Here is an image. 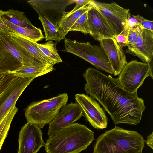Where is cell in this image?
Segmentation results:
<instances>
[{"label":"cell","instance_id":"83f0119b","mask_svg":"<svg viewBox=\"0 0 153 153\" xmlns=\"http://www.w3.org/2000/svg\"><path fill=\"white\" fill-rule=\"evenodd\" d=\"M132 16L137 20L142 29H146L153 31L152 20L147 19L139 15H133Z\"/></svg>","mask_w":153,"mask_h":153},{"label":"cell","instance_id":"ac0fdd59","mask_svg":"<svg viewBox=\"0 0 153 153\" xmlns=\"http://www.w3.org/2000/svg\"><path fill=\"white\" fill-rule=\"evenodd\" d=\"M94 5L93 0H92L90 3L75 11L65 12L58 24L59 27L65 36L78 19Z\"/></svg>","mask_w":153,"mask_h":153},{"label":"cell","instance_id":"7a4b0ae2","mask_svg":"<svg viewBox=\"0 0 153 153\" xmlns=\"http://www.w3.org/2000/svg\"><path fill=\"white\" fill-rule=\"evenodd\" d=\"M94 132L85 125L75 123L49 136L44 147L46 153H80L94 140Z\"/></svg>","mask_w":153,"mask_h":153},{"label":"cell","instance_id":"f1b7e54d","mask_svg":"<svg viewBox=\"0 0 153 153\" xmlns=\"http://www.w3.org/2000/svg\"><path fill=\"white\" fill-rule=\"evenodd\" d=\"M141 29L139 27L130 28L128 37V46L135 41Z\"/></svg>","mask_w":153,"mask_h":153},{"label":"cell","instance_id":"4fadbf2b","mask_svg":"<svg viewBox=\"0 0 153 153\" xmlns=\"http://www.w3.org/2000/svg\"><path fill=\"white\" fill-rule=\"evenodd\" d=\"M87 17L91 35L95 40L100 41L103 39L113 38L117 35L115 29L94 5L87 12Z\"/></svg>","mask_w":153,"mask_h":153},{"label":"cell","instance_id":"f546056e","mask_svg":"<svg viewBox=\"0 0 153 153\" xmlns=\"http://www.w3.org/2000/svg\"><path fill=\"white\" fill-rule=\"evenodd\" d=\"M3 11L2 10H0V32L6 33L7 34H8L10 32H14L3 22L2 19Z\"/></svg>","mask_w":153,"mask_h":153},{"label":"cell","instance_id":"d4e9b609","mask_svg":"<svg viewBox=\"0 0 153 153\" xmlns=\"http://www.w3.org/2000/svg\"><path fill=\"white\" fill-rule=\"evenodd\" d=\"M87 12L85 13L78 19L71 28L69 31H80L84 34H89L91 35V32L88 24Z\"/></svg>","mask_w":153,"mask_h":153},{"label":"cell","instance_id":"7402d4cb","mask_svg":"<svg viewBox=\"0 0 153 153\" xmlns=\"http://www.w3.org/2000/svg\"><path fill=\"white\" fill-rule=\"evenodd\" d=\"M57 42L49 40L45 43L39 44L37 46L41 53L49 61L50 64L54 65L63 62L56 48Z\"/></svg>","mask_w":153,"mask_h":153},{"label":"cell","instance_id":"2e32d148","mask_svg":"<svg viewBox=\"0 0 153 153\" xmlns=\"http://www.w3.org/2000/svg\"><path fill=\"white\" fill-rule=\"evenodd\" d=\"M8 35L14 46L27 57L42 65H53L40 52L37 46V42L14 32H10Z\"/></svg>","mask_w":153,"mask_h":153},{"label":"cell","instance_id":"4316f807","mask_svg":"<svg viewBox=\"0 0 153 153\" xmlns=\"http://www.w3.org/2000/svg\"><path fill=\"white\" fill-rule=\"evenodd\" d=\"M130 28L127 22L122 32L113 37L122 48L123 46H128V37Z\"/></svg>","mask_w":153,"mask_h":153},{"label":"cell","instance_id":"9a60e30c","mask_svg":"<svg viewBox=\"0 0 153 153\" xmlns=\"http://www.w3.org/2000/svg\"><path fill=\"white\" fill-rule=\"evenodd\" d=\"M100 42L109 61L114 75H118L127 63L123 50L113 38L103 39Z\"/></svg>","mask_w":153,"mask_h":153},{"label":"cell","instance_id":"ba28073f","mask_svg":"<svg viewBox=\"0 0 153 153\" xmlns=\"http://www.w3.org/2000/svg\"><path fill=\"white\" fill-rule=\"evenodd\" d=\"M35 78L17 76L0 95V123L14 106L19 98Z\"/></svg>","mask_w":153,"mask_h":153},{"label":"cell","instance_id":"e0dca14e","mask_svg":"<svg viewBox=\"0 0 153 153\" xmlns=\"http://www.w3.org/2000/svg\"><path fill=\"white\" fill-rule=\"evenodd\" d=\"M22 65L10 52L3 33L0 32V71H13Z\"/></svg>","mask_w":153,"mask_h":153},{"label":"cell","instance_id":"603a6c76","mask_svg":"<svg viewBox=\"0 0 153 153\" xmlns=\"http://www.w3.org/2000/svg\"><path fill=\"white\" fill-rule=\"evenodd\" d=\"M2 16L13 24L28 29L36 27L32 25L22 12L10 9L3 11Z\"/></svg>","mask_w":153,"mask_h":153},{"label":"cell","instance_id":"9c48e42d","mask_svg":"<svg viewBox=\"0 0 153 153\" xmlns=\"http://www.w3.org/2000/svg\"><path fill=\"white\" fill-rule=\"evenodd\" d=\"M28 3L40 15L58 24L68 5L74 0H30Z\"/></svg>","mask_w":153,"mask_h":153},{"label":"cell","instance_id":"277c9868","mask_svg":"<svg viewBox=\"0 0 153 153\" xmlns=\"http://www.w3.org/2000/svg\"><path fill=\"white\" fill-rule=\"evenodd\" d=\"M68 96L65 93L56 96L32 102L25 110L27 122L37 125L40 128L49 123L65 105Z\"/></svg>","mask_w":153,"mask_h":153},{"label":"cell","instance_id":"3957f363","mask_svg":"<svg viewBox=\"0 0 153 153\" xmlns=\"http://www.w3.org/2000/svg\"><path fill=\"white\" fill-rule=\"evenodd\" d=\"M144 144L138 132L115 126L98 137L93 153H142Z\"/></svg>","mask_w":153,"mask_h":153},{"label":"cell","instance_id":"52a82bcc","mask_svg":"<svg viewBox=\"0 0 153 153\" xmlns=\"http://www.w3.org/2000/svg\"><path fill=\"white\" fill-rule=\"evenodd\" d=\"M75 96L83 115L93 127L97 129L107 127L108 119L105 111L95 100L84 94H76Z\"/></svg>","mask_w":153,"mask_h":153},{"label":"cell","instance_id":"4dcf8cb0","mask_svg":"<svg viewBox=\"0 0 153 153\" xmlns=\"http://www.w3.org/2000/svg\"><path fill=\"white\" fill-rule=\"evenodd\" d=\"M92 1V0H74V3H76V5L71 11H75L90 3Z\"/></svg>","mask_w":153,"mask_h":153},{"label":"cell","instance_id":"cb8c5ba5","mask_svg":"<svg viewBox=\"0 0 153 153\" xmlns=\"http://www.w3.org/2000/svg\"><path fill=\"white\" fill-rule=\"evenodd\" d=\"M18 109L14 106L8 112L0 123V151L4 142L7 136L11 123Z\"/></svg>","mask_w":153,"mask_h":153},{"label":"cell","instance_id":"5b68a950","mask_svg":"<svg viewBox=\"0 0 153 153\" xmlns=\"http://www.w3.org/2000/svg\"><path fill=\"white\" fill-rule=\"evenodd\" d=\"M64 39L65 48L62 51L77 56L98 69L114 74L108 58L100 46L92 45L89 42H79L66 38Z\"/></svg>","mask_w":153,"mask_h":153},{"label":"cell","instance_id":"44dd1931","mask_svg":"<svg viewBox=\"0 0 153 153\" xmlns=\"http://www.w3.org/2000/svg\"><path fill=\"white\" fill-rule=\"evenodd\" d=\"M2 19L4 22L14 32L19 33L30 40L37 42L44 38L40 28H25L13 24L2 16Z\"/></svg>","mask_w":153,"mask_h":153},{"label":"cell","instance_id":"1f68e13d","mask_svg":"<svg viewBox=\"0 0 153 153\" xmlns=\"http://www.w3.org/2000/svg\"><path fill=\"white\" fill-rule=\"evenodd\" d=\"M146 144L152 149H153V132L147 137Z\"/></svg>","mask_w":153,"mask_h":153},{"label":"cell","instance_id":"8992f818","mask_svg":"<svg viewBox=\"0 0 153 153\" xmlns=\"http://www.w3.org/2000/svg\"><path fill=\"white\" fill-rule=\"evenodd\" d=\"M149 76L153 79L152 67L147 63L135 60L127 63L118 79L125 90L131 93L137 94L138 88Z\"/></svg>","mask_w":153,"mask_h":153},{"label":"cell","instance_id":"7c38bea8","mask_svg":"<svg viewBox=\"0 0 153 153\" xmlns=\"http://www.w3.org/2000/svg\"><path fill=\"white\" fill-rule=\"evenodd\" d=\"M126 53L138 57L152 67L153 31L143 29L135 41L128 46Z\"/></svg>","mask_w":153,"mask_h":153},{"label":"cell","instance_id":"ffe728a7","mask_svg":"<svg viewBox=\"0 0 153 153\" xmlns=\"http://www.w3.org/2000/svg\"><path fill=\"white\" fill-rule=\"evenodd\" d=\"M38 18L42 25L46 41L54 40L59 42L61 40L65 39V36L59 27L58 24L43 16L39 15Z\"/></svg>","mask_w":153,"mask_h":153},{"label":"cell","instance_id":"8fae6325","mask_svg":"<svg viewBox=\"0 0 153 153\" xmlns=\"http://www.w3.org/2000/svg\"><path fill=\"white\" fill-rule=\"evenodd\" d=\"M93 3L95 7L115 29L117 35L120 33L131 16L129 9L123 8L115 2L106 3L93 0Z\"/></svg>","mask_w":153,"mask_h":153},{"label":"cell","instance_id":"484cf974","mask_svg":"<svg viewBox=\"0 0 153 153\" xmlns=\"http://www.w3.org/2000/svg\"><path fill=\"white\" fill-rule=\"evenodd\" d=\"M16 76L9 72L0 71V95L8 88Z\"/></svg>","mask_w":153,"mask_h":153},{"label":"cell","instance_id":"6da1fadb","mask_svg":"<svg viewBox=\"0 0 153 153\" xmlns=\"http://www.w3.org/2000/svg\"><path fill=\"white\" fill-rule=\"evenodd\" d=\"M82 75L87 95L97 100L115 124L137 125L146 109L144 101L137 93L132 94L120 85L118 78L107 76L89 67Z\"/></svg>","mask_w":153,"mask_h":153},{"label":"cell","instance_id":"d6a6232c","mask_svg":"<svg viewBox=\"0 0 153 153\" xmlns=\"http://www.w3.org/2000/svg\"><path fill=\"white\" fill-rule=\"evenodd\" d=\"M35 153H37V152H35Z\"/></svg>","mask_w":153,"mask_h":153},{"label":"cell","instance_id":"5bb4252c","mask_svg":"<svg viewBox=\"0 0 153 153\" xmlns=\"http://www.w3.org/2000/svg\"><path fill=\"white\" fill-rule=\"evenodd\" d=\"M82 115V110L77 102L66 104L49 123L48 135L49 136L57 130L74 123Z\"/></svg>","mask_w":153,"mask_h":153},{"label":"cell","instance_id":"d6986e66","mask_svg":"<svg viewBox=\"0 0 153 153\" xmlns=\"http://www.w3.org/2000/svg\"><path fill=\"white\" fill-rule=\"evenodd\" d=\"M55 70L54 66H21L13 71H8L15 76L22 77L36 78Z\"/></svg>","mask_w":153,"mask_h":153},{"label":"cell","instance_id":"30bf717a","mask_svg":"<svg viewBox=\"0 0 153 153\" xmlns=\"http://www.w3.org/2000/svg\"><path fill=\"white\" fill-rule=\"evenodd\" d=\"M42 132L37 125L27 122L19 133L17 153H35L45 145Z\"/></svg>","mask_w":153,"mask_h":153}]
</instances>
